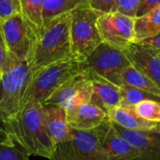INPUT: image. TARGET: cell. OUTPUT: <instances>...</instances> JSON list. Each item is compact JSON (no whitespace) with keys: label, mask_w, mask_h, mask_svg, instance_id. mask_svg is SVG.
I'll return each instance as SVG.
<instances>
[{"label":"cell","mask_w":160,"mask_h":160,"mask_svg":"<svg viewBox=\"0 0 160 160\" xmlns=\"http://www.w3.org/2000/svg\"><path fill=\"white\" fill-rule=\"evenodd\" d=\"M71 11L58 15L37 29L27 63L32 74L57 62L73 58L70 40Z\"/></svg>","instance_id":"cell-1"},{"label":"cell","mask_w":160,"mask_h":160,"mask_svg":"<svg viewBox=\"0 0 160 160\" xmlns=\"http://www.w3.org/2000/svg\"><path fill=\"white\" fill-rule=\"evenodd\" d=\"M41 107L40 103H29L2 125L9 138L29 156L52 159L56 144L43 123Z\"/></svg>","instance_id":"cell-2"},{"label":"cell","mask_w":160,"mask_h":160,"mask_svg":"<svg viewBox=\"0 0 160 160\" xmlns=\"http://www.w3.org/2000/svg\"><path fill=\"white\" fill-rule=\"evenodd\" d=\"M83 70V61L71 58L52 64L33 73L22 98L21 111L29 103L44 104L62 84Z\"/></svg>","instance_id":"cell-3"},{"label":"cell","mask_w":160,"mask_h":160,"mask_svg":"<svg viewBox=\"0 0 160 160\" xmlns=\"http://www.w3.org/2000/svg\"><path fill=\"white\" fill-rule=\"evenodd\" d=\"M32 77L27 61L10 56V62L0 81V121L15 117L21 111L22 98Z\"/></svg>","instance_id":"cell-4"},{"label":"cell","mask_w":160,"mask_h":160,"mask_svg":"<svg viewBox=\"0 0 160 160\" xmlns=\"http://www.w3.org/2000/svg\"><path fill=\"white\" fill-rule=\"evenodd\" d=\"M102 14L89 6L79 7L71 11L70 40L73 58L84 61L103 40L98 21Z\"/></svg>","instance_id":"cell-5"},{"label":"cell","mask_w":160,"mask_h":160,"mask_svg":"<svg viewBox=\"0 0 160 160\" xmlns=\"http://www.w3.org/2000/svg\"><path fill=\"white\" fill-rule=\"evenodd\" d=\"M85 68L117 86L123 84V71L131 65L124 50L102 42L83 61Z\"/></svg>","instance_id":"cell-6"},{"label":"cell","mask_w":160,"mask_h":160,"mask_svg":"<svg viewBox=\"0 0 160 160\" xmlns=\"http://www.w3.org/2000/svg\"><path fill=\"white\" fill-rule=\"evenodd\" d=\"M51 160H105L98 128L92 130L73 129V138L56 144Z\"/></svg>","instance_id":"cell-7"},{"label":"cell","mask_w":160,"mask_h":160,"mask_svg":"<svg viewBox=\"0 0 160 160\" xmlns=\"http://www.w3.org/2000/svg\"><path fill=\"white\" fill-rule=\"evenodd\" d=\"M0 22L9 55L20 61H27L38 27L27 21L22 13Z\"/></svg>","instance_id":"cell-8"},{"label":"cell","mask_w":160,"mask_h":160,"mask_svg":"<svg viewBox=\"0 0 160 160\" xmlns=\"http://www.w3.org/2000/svg\"><path fill=\"white\" fill-rule=\"evenodd\" d=\"M103 42L126 50L134 43L135 18L118 11L100 14L98 21Z\"/></svg>","instance_id":"cell-9"},{"label":"cell","mask_w":160,"mask_h":160,"mask_svg":"<svg viewBox=\"0 0 160 160\" xmlns=\"http://www.w3.org/2000/svg\"><path fill=\"white\" fill-rule=\"evenodd\" d=\"M92 94L91 81L82 71L62 84L44 104H56L68 110L80 103L91 101Z\"/></svg>","instance_id":"cell-10"},{"label":"cell","mask_w":160,"mask_h":160,"mask_svg":"<svg viewBox=\"0 0 160 160\" xmlns=\"http://www.w3.org/2000/svg\"><path fill=\"white\" fill-rule=\"evenodd\" d=\"M105 160H136L139 152L114 128L108 118L98 127Z\"/></svg>","instance_id":"cell-11"},{"label":"cell","mask_w":160,"mask_h":160,"mask_svg":"<svg viewBox=\"0 0 160 160\" xmlns=\"http://www.w3.org/2000/svg\"><path fill=\"white\" fill-rule=\"evenodd\" d=\"M124 51L131 65L160 88V52L141 43H132Z\"/></svg>","instance_id":"cell-12"},{"label":"cell","mask_w":160,"mask_h":160,"mask_svg":"<svg viewBox=\"0 0 160 160\" xmlns=\"http://www.w3.org/2000/svg\"><path fill=\"white\" fill-rule=\"evenodd\" d=\"M113 126L139 152L136 160H160V133L153 130L127 129L115 124Z\"/></svg>","instance_id":"cell-13"},{"label":"cell","mask_w":160,"mask_h":160,"mask_svg":"<svg viewBox=\"0 0 160 160\" xmlns=\"http://www.w3.org/2000/svg\"><path fill=\"white\" fill-rule=\"evenodd\" d=\"M83 71L92 83V103L101 108L106 112V113L110 110L121 105L122 96L119 86L100 77L88 68H84Z\"/></svg>","instance_id":"cell-14"},{"label":"cell","mask_w":160,"mask_h":160,"mask_svg":"<svg viewBox=\"0 0 160 160\" xmlns=\"http://www.w3.org/2000/svg\"><path fill=\"white\" fill-rule=\"evenodd\" d=\"M69 127L77 130H92L107 119V113L96 104L80 103L66 110Z\"/></svg>","instance_id":"cell-15"},{"label":"cell","mask_w":160,"mask_h":160,"mask_svg":"<svg viewBox=\"0 0 160 160\" xmlns=\"http://www.w3.org/2000/svg\"><path fill=\"white\" fill-rule=\"evenodd\" d=\"M42 118L48 133L55 144L73 138V129L67 120L66 110L56 104H42Z\"/></svg>","instance_id":"cell-16"},{"label":"cell","mask_w":160,"mask_h":160,"mask_svg":"<svg viewBox=\"0 0 160 160\" xmlns=\"http://www.w3.org/2000/svg\"><path fill=\"white\" fill-rule=\"evenodd\" d=\"M107 118L112 123L127 128L136 130H152L157 123L141 118L134 111L133 106L121 104L107 112Z\"/></svg>","instance_id":"cell-17"},{"label":"cell","mask_w":160,"mask_h":160,"mask_svg":"<svg viewBox=\"0 0 160 160\" xmlns=\"http://www.w3.org/2000/svg\"><path fill=\"white\" fill-rule=\"evenodd\" d=\"M160 33V5L147 14L135 18L134 43Z\"/></svg>","instance_id":"cell-18"},{"label":"cell","mask_w":160,"mask_h":160,"mask_svg":"<svg viewBox=\"0 0 160 160\" xmlns=\"http://www.w3.org/2000/svg\"><path fill=\"white\" fill-rule=\"evenodd\" d=\"M123 83L128 84L147 93H150L160 98V88L147 76L138 70L134 66H128L123 71Z\"/></svg>","instance_id":"cell-19"},{"label":"cell","mask_w":160,"mask_h":160,"mask_svg":"<svg viewBox=\"0 0 160 160\" xmlns=\"http://www.w3.org/2000/svg\"><path fill=\"white\" fill-rule=\"evenodd\" d=\"M82 6H89V0H43L44 23L58 15L70 12Z\"/></svg>","instance_id":"cell-20"},{"label":"cell","mask_w":160,"mask_h":160,"mask_svg":"<svg viewBox=\"0 0 160 160\" xmlns=\"http://www.w3.org/2000/svg\"><path fill=\"white\" fill-rule=\"evenodd\" d=\"M22 15L37 27L44 24L43 0H20Z\"/></svg>","instance_id":"cell-21"},{"label":"cell","mask_w":160,"mask_h":160,"mask_svg":"<svg viewBox=\"0 0 160 160\" xmlns=\"http://www.w3.org/2000/svg\"><path fill=\"white\" fill-rule=\"evenodd\" d=\"M120 92L122 96V102L121 104L124 105H129L134 106L138 104L139 102L145 100V99H154L157 101H159L160 98L150 94L145 91H142L141 89H138L136 87L128 85V84H122L120 86Z\"/></svg>","instance_id":"cell-22"},{"label":"cell","mask_w":160,"mask_h":160,"mask_svg":"<svg viewBox=\"0 0 160 160\" xmlns=\"http://www.w3.org/2000/svg\"><path fill=\"white\" fill-rule=\"evenodd\" d=\"M135 112L142 119L158 123L160 122V102L154 99H145L133 106Z\"/></svg>","instance_id":"cell-23"},{"label":"cell","mask_w":160,"mask_h":160,"mask_svg":"<svg viewBox=\"0 0 160 160\" xmlns=\"http://www.w3.org/2000/svg\"><path fill=\"white\" fill-rule=\"evenodd\" d=\"M29 155L13 141L0 143V160H28Z\"/></svg>","instance_id":"cell-24"},{"label":"cell","mask_w":160,"mask_h":160,"mask_svg":"<svg viewBox=\"0 0 160 160\" xmlns=\"http://www.w3.org/2000/svg\"><path fill=\"white\" fill-rule=\"evenodd\" d=\"M21 13L20 0H0V22Z\"/></svg>","instance_id":"cell-25"},{"label":"cell","mask_w":160,"mask_h":160,"mask_svg":"<svg viewBox=\"0 0 160 160\" xmlns=\"http://www.w3.org/2000/svg\"><path fill=\"white\" fill-rule=\"evenodd\" d=\"M139 3L140 0H116L112 11H118L135 18Z\"/></svg>","instance_id":"cell-26"},{"label":"cell","mask_w":160,"mask_h":160,"mask_svg":"<svg viewBox=\"0 0 160 160\" xmlns=\"http://www.w3.org/2000/svg\"><path fill=\"white\" fill-rule=\"evenodd\" d=\"M10 62V55L5 41V38L2 31V26L0 22V71L3 73Z\"/></svg>","instance_id":"cell-27"},{"label":"cell","mask_w":160,"mask_h":160,"mask_svg":"<svg viewBox=\"0 0 160 160\" xmlns=\"http://www.w3.org/2000/svg\"><path fill=\"white\" fill-rule=\"evenodd\" d=\"M116 0H89V6L101 13L112 12Z\"/></svg>","instance_id":"cell-28"},{"label":"cell","mask_w":160,"mask_h":160,"mask_svg":"<svg viewBox=\"0 0 160 160\" xmlns=\"http://www.w3.org/2000/svg\"><path fill=\"white\" fill-rule=\"evenodd\" d=\"M160 5V0H140L136 11V17H141L152 11ZM135 17V18H136Z\"/></svg>","instance_id":"cell-29"},{"label":"cell","mask_w":160,"mask_h":160,"mask_svg":"<svg viewBox=\"0 0 160 160\" xmlns=\"http://www.w3.org/2000/svg\"><path fill=\"white\" fill-rule=\"evenodd\" d=\"M137 43H141V44H143V45H147V46H150L156 50H158V52H160V33L158 34L157 36H154V37H151V38H145L140 42H137Z\"/></svg>","instance_id":"cell-30"},{"label":"cell","mask_w":160,"mask_h":160,"mask_svg":"<svg viewBox=\"0 0 160 160\" xmlns=\"http://www.w3.org/2000/svg\"><path fill=\"white\" fill-rule=\"evenodd\" d=\"M12 140L9 138V136L8 135V133L6 132L1 121H0V143L2 142H11Z\"/></svg>","instance_id":"cell-31"},{"label":"cell","mask_w":160,"mask_h":160,"mask_svg":"<svg viewBox=\"0 0 160 160\" xmlns=\"http://www.w3.org/2000/svg\"><path fill=\"white\" fill-rule=\"evenodd\" d=\"M152 130H153V131H155V132L160 133V122H158V123H157V124H156L155 128H154Z\"/></svg>","instance_id":"cell-32"},{"label":"cell","mask_w":160,"mask_h":160,"mask_svg":"<svg viewBox=\"0 0 160 160\" xmlns=\"http://www.w3.org/2000/svg\"><path fill=\"white\" fill-rule=\"evenodd\" d=\"M2 75H3V73L0 71V81H1V79H2Z\"/></svg>","instance_id":"cell-33"}]
</instances>
